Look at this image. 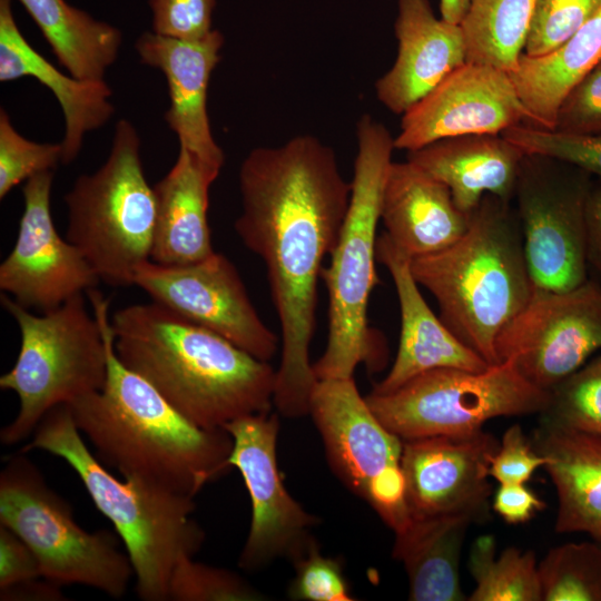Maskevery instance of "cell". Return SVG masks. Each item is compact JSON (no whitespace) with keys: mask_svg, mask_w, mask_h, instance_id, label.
Returning <instances> with one entry per match:
<instances>
[{"mask_svg":"<svg viewBox=\"0 0 601 601\" xmlns=\"http://www.w3.org/2000/svg\"><path fill=\"white\" fill-rule=\"evenodd\" d=\"M465 514L412 518L395 531L393 556L403 563L412 601L466 600L459 563L466 530Z\"/></svg>","mask_w":601,"mask_h":601,"instance_id":"obj_27","label":"cell"},{"mask_svg":"<svg viewBox=\"0 0 601 601\" xmlns=\"http://www.w3.org/2000/svg\"><path fill=\"white\" fill-rule=\"evenodd\" d=\"M538 564L533 551L508 548L496 556L494 538H477L469 556L475 588L467 600L541 601Z\"/></svg>","mask_w":601,"mask_h":601,"instance_id":"obj_31","label":"cell"},{"mask_svg":"<svg viewBox=\"0 0 601 601\" xmlns=\"http://www.w3.org/2000/svg\"><path fill=\"white\" fill-rule=\"evenodd\" d=\"M532 444L546 457L555 487V531L583 532L601 543V435L541 421Z\"/></svg>","mask_w":601,"mask_h":601,"instance_id":"obj_26","label":"cell"},{"mask_svg":"<svg viewBox=\"0 0 601 601\" xmlns=\"http://www.w3.org/2000/svg\"><path fill=\"white\" fill-rule=\"evenodd\" d=\"M471 0H440L441 18L460 24L469 9Z\"/></svg>","mask_w":601,"mask_h":601,"instance_id":"obj_46","label":"cell"},{"mask_svg":"<svg viewBox=\"0 0 601 601\" xmlns=\"http://www.w3.org/2000/svg\"><path fill=\"white\" fill-rule=\"evenodd\" d=\"M601 0H538L523 55L545 56L565 43L598 10Z\"/></svg>","mask_w":601,"mask_h":601,"instance_id":"obj_37","label":"cell"},{"mask_svg":"<svg viewBox=\"0 0 601 601\" xmlns=\"http://www.w3.org/2000/svg\"><path fill=\"white\" fill-rule=\"evenodd\" d=\"M530 124L508 71L466 62L402 115L396 149L413 151L462 135H501Z\"/></svg>","mask_w":601,"mask_h":601,"instance_id":"obj_17","label":"cell"},{"mask_svg":"<svg viewBox=\"0 0 601 601\" xmlns=\"http://www.w3.org/2000/svg\"><path fill=\"white\" fill-rule=\"evenodd\" d=\"M3 308L20 331L14 365L0 377V387L19 398L16 417L0 431L4 445L32 435L51 408L100 391L107 378L108 354L102 327L78 294L36 315L1 293Z\"/></svg>","mask_w":601,"mask_h":601,"instance_id":"obj_7","label":"cell"},{"mask_svg":"<svg viewBox=\"0 0 601 601\" xmlns=\"http://www.w3.org/2000/svg\"><path fill=\"white\" fill-rule=\"evenodd\" d=\"M538 570L543 601H601V543L555 546Z\"/></svg>","mask_w":601,"mask_h":601,"instance_id":"obj_32","label":"cell"},{"mask_svg":"<svg viewBox=\"0 0 601 601\" xmlns=\"http://www.w3.org/2000/svg\"><path fill=\"white\" fill-rule=\"evenodd\" d=\"M546 457L525 437L519 424L510 426L490 463V476L500 484L526 483Z\"/></svg>","mask_w":601,"mask_h":601,"instance_id":"obj_41","label":"cell"},{"mask_svg":"<svg viewBox=\"0 0 601 601\" xmlns=\"http://www.w3.org/2000/svg\"><path fill=\"white\" fill-rule=\"evenodd\" d=\"M601 349V285L585 280L558 292L533 287L495 341L499 362L511 359L532 384L550 392Z\"/></svg>","mask_w":601,"mask_h":601,"instance_id":"obj_13","label":"cell"},{"mask_svg":"<svg viewBox=\"0 0 601 601\" xmlns=\"http://www.w3.org/2000/svg\"><path fill=\"white\" fill-rule=\"evenodd\" d=\"M110 327L119 361L199 427L224 428L274 406L269 362L159 303L119 308Z\"/></svg>","mask_w":601,"mask_h":601,"instance_id":"obj_3","label":"cell"},{"mask_svg":"<svg viewBox=\"0 0 601 601\" xmlns=\"http://www.w3.org/2000/svg\"><path fill=\"white\" fill-rule=\"evenodd\" d=\"M33 450L62 459L112 523L131 562L138 598L167 601L176 563L194 558L205 541L204 530L191 518L194 497L141 479L116 477L85 443L68 404L47 412L19 451Z\"/></svg>","mask_w":601,"mask_h":601,"instance_id":"obj_5","label":"cell"},{"mask_svg":"<svg viewBox=\"0 0 601 601\" xmlns=\"http://www.w3.org/2000/svg\"><path fill=\"white\" fill-rule=\"evenodd\" d=\"M238 180L242 213L235 231L265 264L282 332L274 406L285 417H302L317 383L309 349L318 278L337 243L352 184L334 149L312 135L252 149Z\"/></svg>","mask_w":601,"mask_h":601,"instance_id":"obj_1","label":"cell"},{"mask_svg":"<svg viewBox=\"0 0 601 601\" xmlns=\"http://www.w3.org/2000/svg\"><path fill=\"white\" fill-rule=\"evenodd\" d=\"M587 259L601 277V187L591 188L585 208Z\"/></svg>","mask_w":601,"mask_h":601,"instance_id":"obj_45","label":"cell"},{"mask_svg":"<svg viewBox=\"0 0 601 601\" xmlns=\"http://www.w3.org/2000/svg\"><path fill=\"white\" fill-rule=\"evenodd\" d=\"M53 171L30 177L22 188L23 211L16 243L0 265V289L24 308L41 313L85 294L99 276L53 224L50 197Z\"/></svg>","mask_w":601,"mask_h":601,"instance_id":"obj_16","label":"cell"},{"mask_svg":"<svg viewBox=\"0 0 601 601\" xmlns=\"http://www.w3.org/2000/svg\"><path fill=\"white\" fill-rule=\"evenodd\" d=\"M501 135L525 155L555 159L601 179V134H569L522 124Z\"/></svg>","mask_w":601,"mask_h":601,"instance_id":"obj_35","label":"cell"},{"mask_svg":"<svg viewBox=\"0 0 601 601\" xmlns=\"http://www.w3.org/2000/svg\"><path fill=\"white\" fill-rule=\"evenodd\" d=\"M62 164V146L36 142L20 135L7 111L0 110V199L30 177Z\"/></svg>","mask_w":601,"mask_h":601,"instance_id":"obj_36","label":"cell"},{"mask_svg":"<svg viewBox=\"0 0 601 601\" xmlns=\"http://www.w3.org/2000/svg\"><path fill=\"white\" fill-rule=\"evenodd\" d=\"M538 0H471L460 23L467 62L511 72L523 55Z\"/></svg>","mask_w":601,"mask_h":601,"instance_id":"obj_30","label":"cell"},{"mask_svg":"<svg viewBox=\"0 0 601 601\" xmlns=\"http://www.w3.org/2000/svg\"><path fill=\"white\" fill-rule=\"evenodd\" d=\"M134 285L260 361L269 362L278 351V336L263 322L238 269L221 253L185 265L147 260L137 268Z\"/></svg>","mask_w":601,"mask_h":601,"instance_id":"obj_15","label":"cell"},{"mask_svg":"<svg viewBox=\"0 0 601 601\" xmlns=\"http://www.w3.org/2000/svg\"><path fill=\"white\" fill-rule=\"evenodd\" d=\"M224 430L233 437L228 466L240 472L252 503L250 529L238 566L254 572L279 558L294 561L315 539L312 530L319 519L293 499L284 485L277 465V414L243 416Z\"/></svg>","mask_w":601,"mask_h":601,"instance_id":"obj_14","label":"cell"},{"mask_svg":"<svg viewBox=\"0 0 601 601\" xmlns=\"http://www.w3.org/2000/svg\"><path fill=\"white\" fill-rule=\"evenodd\" d=\"M41 575L38 560L28 544L0 524V589Z\"/></svg>","mask_w":601,"mask_h":601,"instance_id":"obj_42","label":"cell"},{"mask_svg":"<svg viewBox=\"0 0 601 601\" xmlns=\"http://www.w3.org/2000/svg\"><path fill=\"white\" fill-rule=\"evenodd\" d=\"M292 563L295 568V577L288 588V597L292 600H355L344 575L343 562L323 555L315 539Z\"/></svg>","mask_w":601,"mask_h":601,"instance_id":"obj_38","label":"cell"},{"mask_svg":"<svg viewBox=\"0 0 601 601\" xmlns=\"http://www.w3.org/2000/svg\"><path fill=\"white\" fill-rule=\"evenodd\" d=\"M493 510L509 524L529 521L545 503L525 483L500 484L495 492Z\"/></svg>","mask_w":601,"mask_h":601,"instance_id":"obj_43","label":"cell"},{"mask_svg":"<svg viewBox=\"0 0 601 601\" xmlns=\"http://www.w3.org/2000/svg\"><path fill=\"white\" fill-rule=\"evenodd\" d=\"M499 444L483 430L466 436L403 441L401 466L410 515L485 516L491 495L490 463Z\"/></svg>","mask_w":601,"mask_h":601,"instance_id":"obj_18","label":"cell"},{"mask_svg":"<svg viewBox=\"0 0 601 601\" xmlns=\"http://www.w3.org/2000/svg\"><path fill=\"white\" fill-rule=\"evenodd\" d=\"M107 343L104 387L70 406L75 424L97 459L122 477H137L195 497L230 467L233 437L224 430L199 427L171 406L146 380L117 357L109 300L87 292Z\"/></svg>","mask_w":601,"mask_h":601,"instance_id":"obj_2","label":"cell"},{"mask_svg":"<svg viewBox=\"0 0 601 601\" xmlns=\"http://www.w3.org/2000/svg\"><path fill=\"white\" fill-rule=\"evenodd\" d=\"M356 138L349 206L329 265L321 274L328 293V334L324 353L313 363L317 380L349 378L359 364L372 372L385 364L384 345L368 325L367 308L380 283L376 229L394 137L365 114L357 121Z\"/></svg>","mask_w":601,"mask_h":601,"instance_id":"obj_6","label":"cell"},{"mask_svg":"<svg viewBox=\"0 0 601 601\" xmlns=\"http://www.w3.org/2000/svg\"><path fill=\"white\" fill-rule=\"evenodd\" d=\"M589 176L542 156L522 160L513 199L534 287L563 292L588 280Z\"/></svg>","mask_w":601,"mask_h":601,"instance_id":"obj_12","label":"cell"},{"mask_svg":"<svg viewBox=\"0 0 601 601\" xmlns=\"http://www.w3.org/2000/svg\"><path fill=\"white\" fill-rule=\"evenodd\" d=\"M525 154L502 135H462L407 151V160L445 184L469 215L485 195L512 200Z\"/></svg>","mask_w":601,"mask_h":601,"instance_id":"obj_24","label":"cell"},{"mask_svg":"<svg viewBox=\"0 0 601 601\" xmlns=\"http://www.w3.org/2000/svg\"><path fill=\"white\" fill-rule=\"evenodd\" d=\"M542 422L601 435V355L550 391Z\"/></svg>","mask_w":601,"mask_h":601,"instance_id":"obj_33","label":"cell"},{"mask_svg":"<svg viewBox=\"0 0 601 601\" xmlns=\"http://www.w3.org/2000/svg\"><path fill=\"white\" fill-rule=\"evenodd\" d=\"M600 61L601 6L554 51L535 58L522 55L509 73L530 116V126L554 129L563 98Z\"/></svg>","mask_w":601,"mask_h":601,"instance_id":"obj_28","label":"cell"},{"mask_svg":"<svg viewBox=\"0 0 601 601\" xmlns=\"http://www.w3.org/2000/svg\"><path fill=\"white\" fill-rule=\"evenodd\" d=\"M1 601H61L66 600L61 585L38 577L0 589Z\"/></svg>","mask_w":601,"mask_h":601,"instance_id":"obj_44","label":"cell"},{"mask_svg":"<svg viewBox=\"0 0 601 601\" xmlns=\"http://www.w3.org/2000/svg\"><path fill=\"white\" fill-rule=\"evenodd\" d=\"M267 598L236 572L184 556L175 565L168 587L173 601H262Z\"/></svg>","mask_w":601,"mask_h":601,"instance_id":"obj_34","label":"cell"},{"mask_svg":"<svg viewBox=\"0 0 601 601\" xmlns=\"http://www.w3.org/2000/svg\"><path fill=\"white\" fill-rule=\"evenodd\" d=\"M32 77L52 91L65 118L62 164L73 161L85 136L106 125L115 114L112 90L105 80L65 75L37 52L18 28L12 0H0V81Z\"/></svg>","mask_w":601,"mask_h":601,"instance_id":"obj_23","label":"cell"},{"mask_svg":"<svg viewBox=\"0 0 601 601\" xmlns=\"http://www.w3.org/2000/svg\"><path fill=\"white\" fill-rule=\"evenodd\" d=\"M220 169L179 146L170 170L155 184L157 217L151 260L185 265L211 255L209 189Z\"/></svg>","mask_w":601,"mask_h":601,"instance_id":"obj_25","label":"cell"},{"mask_svg":"<svg viewBox=\"0 0 601 601\" xmlns=\"http://www.w3.org/2000/svg\"><path fill=\"white\" fill-rule=\"evenodd\" d=\"M312 416L336 476L394 532L410 519L401 466L403 440L370 408L354 377L317 380Z\"/></svg>","mask_w":601,"mask_h":601,"instance_id":"obj_11","label":"cell"},{"mask_svg":"<svg viewBox=\"0 0 601 601\" xmlns=\"http://www.w3.org/2000/svg\"><path fill=\"white\" fill-rule=\"evenodd\" d=\"M140 150L136 127L120 119L106 161L65 195L66 238L110 286L134 285L137 268L151 259L157 206Z\"/></svg>","mask_w":601,"mask_h":601,"instance_id":"obj_8","label":"cell"},{"mask_svg":"<svg viewBox=\"0 0 601 601\" xmlns=\"http://www.w3.org/2000/svg\"><path fill=\"white\" fill-rule=\"evenodd\" d=\"M411 270L451 332L490 365L500 363L496 337L534 287L511 200L485 195L466 231L449 247L411 259Z\"/></svg>","mask_w":601,"mask_h":601,"instance_id":"obj_4","label":"cell"},{"mask_svg":"<svg viewBox=\"0 0 601 601\" xmlns=\"http://www.w3.org/2000/svg\"><path fill=\"white\" fill-rule=\"evenodd\" d=\"M0 524L28 544L43 578L61 587H90L115 599L125 595L134 569L118 534L79 526L69 503L20 451L4 459L0 473Z\"/></svg>","mask_w":601,"mask_h":601,"instance_id":"obj_9","label":"cell"},{"mask_svg":"<svg viewBox=\"0 0 601 601\" xmlns=\"http://www.w3.org/2000/svg\"><path fill=\"white\" fill-rule=\"evenodd\" d=\"M365 400L380 422L405 441L472 435L495 417L542 413L550 392L505 359L481 372L434 368L392 392H371Z\"/></svg>","mask_w":601,"mask_h":601,"instance_id":"obj_10","label":"cell"},{"mask_svg":"<svg viewBox=\"0 0 601 601\" xmlns=\"http://www.w3.org/2000/svg\"><path fill=\"white\" fill-rule=\"evenodd\" d=\"M381 220L392 243L411 259L440 252L467 229L469 215L449 187L408 161H392L382 189Z\"/></svg>","mask_w":601,"mask_h":601,"instance_id":"obj_22","label":"cell"},{"mask_svg":"<svg viewBox=\"0 0 601 601\" xmlns=\"http://www.w3.org/2000/svg\"><path fill=\"white\" fill-rule=\"evenodd\" d=\"M18 1L69 75L81 80H105L122 43L120 29L66 0Z\"/></svg>","mask_w":601,"mask_h":601,"instance_id":"obj_29","label":"cell"},{"mask_svg":"<svg viewBox=\"0 0 601 601\" xmlns=\"http://www.w3.org/2000/svg\"><path fill=\"white\" fill-rule=\"evenodd\" d=\"M397 55L375 83L378 101L404 115L453 71L467 62L460 24L437 18L428 0H397Z\"/></svg>","mask_w":601,"mask_h":601,"instance_id":"obj_20","label":"cell"},{"mask_svg":"<svg viewBox=\"0 0 601 601\" xmlns=\"http://www.w3.org/2000/svg\"><path fill=\"white\" fill-rule=\"evenodd\" d=\"M376 258L388 270L396 289L401 335L390 372L372 392H392L413 377L434 368L457 367L481 372L491 366L435 316L412 274L411 258L400 250L385 233L377 237Z\"/></svg>","mask_w":601,"mask_h":601,"instance_id":"obj_21","label":"cell"},{"mask_svg":"<svg viewBox=\"0 0 601 601\" xmlns=\"http://www.w3.org/2000/svg\"><path fill=\"white\" fill-rule=\"evenodd\" d=\"M223 46V33L214 29L197 40L146 31L135 43L140 61L160 70L166 78L170 106L165 120L177 135L179 146L219 169L225 156L211 134L207 92Z\"/></svg>","mask_w":601,"mask_h":601,"instance_id":"obj_19","label":"cell"},{"mask_svg":"<svg viewBox=\"0 0 601 601\" xmlns=\"http://www.w3.org/2000/svg\"><path fill=\"white\" fill-rule=\"evenodd\" d=\"M152 31L181 40H197L213 29L216 0H148Z\"/></svg>","mask_w":601,"mask_h":601,"instance_id":"obj_39","label":"cell"},{"mask_svg":"<svg viewBox=\"0 0 601 601\" xmlns=\"http://www.w3.org/2000/svg\"><path fill=\"white\" fill-rule=\"evenodd\" d=\"M554 129L578 135L601 134V61L563 98Z\"/></svg>","mask_w":601,"mask_h":601,"instance_id":"obj_40","label":"cell"}]
</instances>
